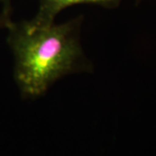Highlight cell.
<instances>
[{
	"label": "cell",
	"mask_w": 156,
	"mask_h": 156,
	"mask_svg": "<svg viewBox=\"0 0 156 156\" xmlns=\"http://www.w3.org/2000/svg\"><path fill=\"white\" fill-rule=\"evenodd\" d=\"M83 19L80 16L43 27L31 26L26 20L11 23L7 43L15 58L14 78L23 98L44 95L64 76L93 70L80 42Z\"/></svg>",
	"instance_id": "6da1fadb"
},
{
	"label": "cell",
	"mask_w": 156,
	"mask_h": 156,
	"mask_svg": "<svg viewBox=\"0 0 156 156\" xmlns=\"http://www.w3.org/2000/svg\"><path fill=\"white\" fill-rule=\"evenodd\" d=\"M122 0H40L38 11L32 19L29 20V23L34 27L47 26L55 23L56 16L69 6L90 4L114 9L119 6Z\"/></svg>",
	"instance_id": "7a4b0ae2"
},
{
	"label": "cell",
	"mask_w": 156,
	"mask_h": 156,
	"mask_svg": "<svg viewBox=\"0 0 156 156\" xmlns=\"http://www.w3.org/2000/svg\"><path fill=\"white\" fill-rule=\"evenodd\" d=\"M12 22L11 5H5L3 11L0 13V30L8 29Z\"/></svg>",
	"instance_id": "3957f363"
},
{
	"label": "cell",
	"mask_w": 156,
	"mask_h": 156,
	"mask_svg": "<svg viewBox=\"0 0 156 156\" xmlns=\"http://www.w3.org/2000/svg\"><path fill=\"white\" fill-rule=\"evenodd\" d=\"M1 3H4V5H11V0H0Z\"/></svg>",
	"instance_id": "277c9868"
},
{
	"label": "cell",
	"mask_w": 156,
	"mask_h": 156,
	"mask_svg": "<svg viewBox=\"0 0 156 156\" xmlns=\"http://www.w3.org/2000/svg\"><path fill=\"white\" fill-rule=\"evenodd\" d=\"M136 1H140V0H136Z\"/></svg>",
	"instance_id": "5b68a950"
}]
</instances>
